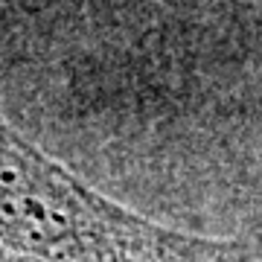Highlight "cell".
<instances>
[{
	"label": "cell",
	"instance_id": "1",
	"mask_svg": "<svg viewBox=\"0 0 262 262\" xmlns=\"http://www.w3.org/2000/svg\"><path fill=\"white\" fill-rule=\"evenodd\" d=\"M0 245L32 262H262L236 239L151 222L0 122Z\"/></svg>",
	"mask_w": 262,
	"mask_h": 262
}]
</instances>
